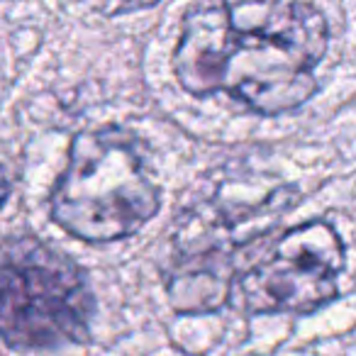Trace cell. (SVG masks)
I'll list each match as a JSON object with an SVG mask.
<instances>
[{
    "instance_id": "1",
    "label": "cell",
    "mask_w": 356,
    "mask_h": 356,
    "mask_svg": "<svg viewBox=\"0 0 356 356\" xmlns=\"http://www.w3.org/2000/svg\"><path fill=\"white\" fill-rule=\"evenodd\" d=\"M330 44L317 8L278 0H195L173 51V74L195 98L225 90L261 115H283L315 95Z\"/></svg>"
},
{
    "instance_id": "2",
    "label": "cell",
    "mask_w": 356,
    "mask_h": 356,
    "mask_svg": "<svg viewBox=\"0 0 356 356\" xmlns=\"http://www.w3.org/2000/svg\"><path fill=\"white\" fill-rule=\"evenodd\" d=\"M161 208L139 147L118 127L79 132L49 198L51 220L83 242L137 234Z\"/></svg>"
},
{
    "instance_id": "3",
    "label": "cell",
    "mask_w": 356,
    "mask_h": 356,
    "mask_svg": "<svg viewBox=\"0 0 356 356\" xmlns=\"http://www.w3.org/2000/svg\"><path fill=\"white\" fill-rule=\"evenodd\" d=\"M95 298L83 268L35 237L0 244V339L20 351L90 337Z\"/></svg>"
},
{
    "instance_id": "4",
    "label": "cell",
    "mask_w": 356,
    "mask_h": 356,
    "mask_svg": "<svg viewBox=\"0 0 356 356\" xmlns=\"http://www.w3.org/2000/svg\"><path fill=\"white\" fill-rule=\"evenodd\" d=\"M344 268L339 234L325 220H310L288 229L266 259L234 276L229 302L244 312H315L337 296Z\"/></svg>"
},
{
    "instance_id": "5",
    "label": "cell",
    "mask_w": 356,
    "mask_h": 356,
    "mask_svg": "<svg viewBox=\"0 0 356 356\" xmlns=\"http://www.w3.org/2000/svg\"><path fill=\"white\" fill-rule=\"evenodd\" d=\"M161 3V0H105L103 10L115 15V13H129V10H137V8H152Z\"/></svg>"
},
{
    "instance_id": "6",
    "label": "cell",
    "mask_w": 356,
    "mask_h": 356,
    "mask_svg": "<svg viewBox=\"0 0 356 356\" xmlns=\"http://www.w3.org/2000/svg\"><path fill=\"white\" fill-rule=\"evenodd\" d=\"M8 193H10V181H8V176H6V168L0 166V205L6 203Z\"/></svg>"
}]
</instances>
